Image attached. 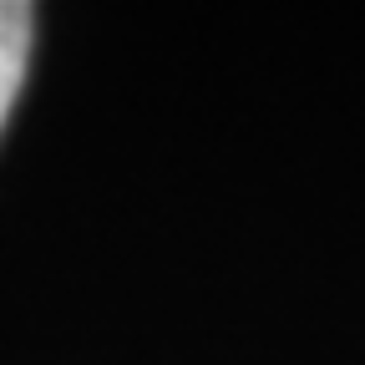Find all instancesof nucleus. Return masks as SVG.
<instances>
[{
  "label": "nucleus",
  "instance_id": "nucleus-1",
  "mask_svg": "<svg viewBox=\"0 0 365 365\" xmlns=\"http://www.w3.org/2000/svg\"><path fill=\"white\" fill-rule=\"evenodd\" d=\"M31 36H36V11L21 0H0V127H6L21 81H26V61H31Z\"/></svg>",
  "mask_w": 365,
  "mask_h": 365
}]
</instances>
